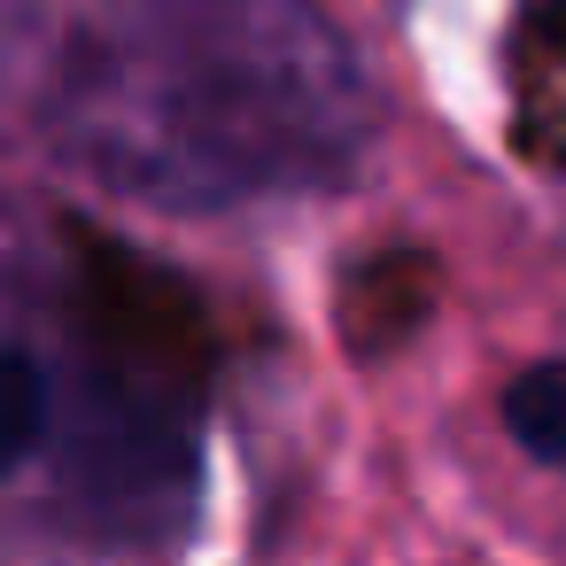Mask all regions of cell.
Masks as SVG:
<instances>
[{
    "instance_id": "1",
    "label": "cell",
    "mask_w": 566,
    "mask_h": 566,
    "mask_svg": "<svg viewBox=\"0 0 566 566\" xmlns=\"http://www.w3.org/2000/svg\"><path fill=\"white\" fill-rule=\"evenodd\" d=\"M40 125L94 187L210 218L342 187L373 94L318 0H78Z\"/></svg>"
},
{
    "instance_id": "4",
    "label": "cell",
    "mask_w": 566,
    "mask_h": 566,
    "mask_svg": "<svg viewBox=\"0 0 566 566\" xmlns=\"http://www.w3.org/2000/svg\"><path fill=\"white\" fill-rule=\"evenodd\" d=\"M551 24H558V48H566V0H551Z\"/></svg>"
},
{
    "instance_id": "3",
    "label": "cell",
    "mask_w": 566,
    "mask_h": 566,
    "mask_svg": "<svg viewBox=\"0 0 566 566\" xmlns=\"http://www.w3.org/2000/svg\"><path fill=\"white\" fill-rule=\"evenodd\" d=\"M504 427L527 458L566 473V365H527L504 388Z\"/></svg>"
},
{
    "instance_id": "2",
    "label": "cell",
    "mask_w": 566,
    "mask_h": 566,
    "mask_svg": "<svg viewBox=\"0 0 566 566\" xmlns=\"http://www.w3.org/2000/svg\"><path fill=\"white\" fill-rule=\"evenodd\" d=\"M78 295L86 365L71 388L48 380L55 496L78 527L164 535L195 496V303L109 249H94Z\"/></svg>"
}]
</instances>
